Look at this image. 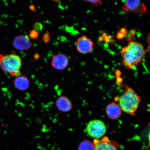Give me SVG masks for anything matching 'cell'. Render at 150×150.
Wrapping results in <instances>:
<instances>
[{"label": "cell", "mask_w": 150, "mask_h": 150, "mask_svg": "<svg viewBox=\"0 0 150 150\" xmlns=\"http://www.w3.org/2000/svg\"><path fill=\"white\" fill-rule=\"evenodd\" d=\"M121 55L123 59L122 65L125 68L131 70L137 66L145 58V50L141 43L132 41L122 48Z\"/></svg>", "instance_id": "cell-1"}, {"label": "cell", "mask_w": 150, "mask_h": 150, "mask_svg": "<svg viewBox=\"0 0 150 150\" xmlns=\"http://www.w3.org/2000/svg\"><path fill=\"white\" fill-rule=\"evenodd\" d=\"M117 98L122 110L131 115H135L141 99L134 90L127 86L123 94Z\"/></svg>", "instance_id": "cell-2"}, {"label": "cell", "mask_w": 150, "mask_h": 150, "mask_svg": "<svg viewBox=\"0 0 150 150\" xmlns=\"http://www.w3.org/2000/svg\"><path fill=\"white\" fill-rule=\"evenodd\" d=\"M22 65L21 58L15 52L6 55L0 54V68L4 72L12 76H20Z\"/></svg>", "instance_id": "cell-3"}, {"label": "cell", "mask_w": 150, "mask_h": 150, "mask_svg": "<svg viewBox=\"0 0 150 150\" xmlns=\"http://www.w3.org/2000/svg\"><path fill=\"white\" fill-rule=\"evenodd\" d=\"M86 131L89 136L95 139H98L106 134L107 128L105 124L102 121L93 120L88 123Z\"/></svg>", "instance_id": "cell-4"}, {"label": "cell", "mask_w": 150, "mask_h": 150, "mask_svg": "<svg viewBox=\"0 0 150 150\" xmlns=\"http://www.w3.org/2000/svg\"><path fill=\"white\" fill-rule=\"evenodd\" d=\"M122 9L127 12L145 13L147 9L145 4L139 0H127L123 3Z\"/></svg>", "instance_id": "cell-5"}, {"label": "cell", "mask_w": 150, "mask_h": 150, "mask_svg": "<svg viewBox=\"0 0 150 150\" xmlns=\"http://www.w3.org/2000/svg\"><path fill=\"white\" fill-rule=\"evenodd\" d=\"M94 150H118L119 144L115 141L110 140L107 137H105L102 140L93 141Z\"/></svg>", "instance_id": "cell-6"}, {"label": "cell", "mask_w": 150, "mask_h": 150, "mask_svg": "<svg viewBox=\"0 0 150 150\" xmlns=\"http://www.w3.org/2000/svg\"><path fill=\"white\" fill-rule=\"evenodd\" d=\"M93 45L91 39L84 35L78 39L76 42V48L80 53L87 54L92 51Z\"/></svg>", "instance_id": "cell-7"}, {"label": "cell", "mask_w": 150, "mask_h": 150, "mask_svg": "<svg viewBox=\"0 0 150 150\" xmlns=\"http://www.w3.org/2000/svg\"><path fill=\"white\" fill-rule=\"evenodd\" d=\"M13 45L16 50L22 51L29 50L33 45L29 37L27 35H24L15 38Z\"/></svg>", "instance_id": "cell-8"}, {"label": "cell", "mask_w": 150, "mask_h": 150, "mask_svg": "<svg viewBox=\"0 0 150 150\" xmlns=\"http://www.w3.org/2000/svg\"><path fill=\"white\" fill-rule=\"evenodd\" d=\"M69 63L68 57L63 54L54 55L52 58L51 62L52 67L59 70H64L68 65Z\"/></svg>", "instance_id": "cell-9"}, {"label": "cell", "mask_w": 150, "mask_h": 150, "mask_svg": "<svg viewBox=\"0 0 150 150\" xmlns=\"http://www.w3.org/2000/svg\"><path fill=\"white\" fill-rule=\"evenodd\" d=\"M56 106L58 110L63 112H70L72 108V102L68 97L62 96L56 101Z\"/></svg>", "instance_id": "cell-10"}, {"label": "cell", "mask_w": 150, "mask_h": 150, "mask_svg": "<svg viewBox=\"0 0 150 150\" xmlns=\"http://www.w3.org/2000/svg\"><path fill=\"white\" fill-rule=\"evenodd\" d=\"M122 110L119 104L115 102L109 104L106 108V113L110 119L115 120L119 118L121 114Z\"/></svg>", "instance_id": "cell-11"}, {"label": "cell", "mask_w": 150, "mask_h": 150, "mask_svg": "<svg viewBox=\"0 0 150 150\" xmlns=\"http://www.w3.org/2000/svg\"><path fill=\"white\" fill-rule=\"evenodd\" d=\"M14 86L19 91H24L27 90L30 86V81L24 75L19 76L15 77L14 81Z\"/></svg>", "instance_id": "cell-12"}, {"label": "cell", "mask_w": 150, "mask_h": 150, "mask_svg": "<svg viewBox=\"0 0 150 150\" xmlns=\"http://www.w3.org/2000/svg\"><path fill=\"white\" fill-rule=\"evenodd\" d=\"M94 146L90 141L85 139L82 141L78 147V150H94Z\"/></svg>", "instance_id": "cell-13"}, {"label": "cell", "mask_w": 150, "mask_h": 150, "mask_svg": "<svg viewBox=\"0 0 150 150\" xmlns=\"http://www.w3.org/2000/svg\"><path fill=\"white\" fill-rule=\"evenodd\" d=\"M42 40L44 42L47 44L48 43L50 40V37L49 33L48 31H47L46 33H45L42 37Z\"/></svg>", "instance_id": "cell-14"}, {"label": "cell", "mask_w": 150, "mask_h": 150, "mask_svg": "<svg viewBox=\"0 0 150 150\" xmlns=\"http://www.w3.org/2000/svg\"><path fill=\"white\" fill-rule=\"evenodd\" d=\"M126 30L125 28H122L121 30L117 33V38L119 39L123 38L125 34L126 33Z\"/></svg>", "instance_id": "cell-15"}, {"label": "cell", "mask_w": 150, "mask_h": 150, "mask_svg": "<svg viewBox=\"0 0 150 150\" xmlns=\"http://www.w3.org/2000/svg\"><path fill=\"white\" fill-rule=\"evenodd\" d=\"M29 36L31 39H37L38 36V32L35 30L34 29L32 30L30 32Z\"/></svg>", "instance_id": "cell-16"}, {"label": "cell", "mask_w": 150, "mask_h": 150, "mask_svg": "<svg viewBox=\"0 0 150 150\" xmlns=\"http://www.w3.org/2000/svg\"><path fill=\"white\" fill-rule=\"evenodd\" d=\"M84 1L87 2L88 3L94 5H102V1L101 0H92V1H89V0H86Z\"/></svg>", "instance_id": "cell-17"}, {"label": "cell", "mask_w": 150, "mask_h": 150, "mask_svg": "<svg viewBox=\"0 0 150 150\" xmlns=\"http://www.w3.org/2000/svg\"><path fill=\"white\" fill-rule=\"evenodd\" d=\"M34 27V30L37 31H41L43 29L42 24L40 22H36L35 24Z\"/></svg>", "instance_id": "cell-18"}, {"label": "cell", "mask_w": 150, "mask_h": 150, "mask_svg": "<svg viewBox=\"0 0 150 150\" xmlns=\"http://www.w3.org/2000/svg\"><path fill=\"white\" fill-rule=\"evenodd\" d=\"M34 57L35 59H38V58L39 57V54H35V55L34 56Z\"/></svg>", "instance_id": "cell-19"}]
</instances>
